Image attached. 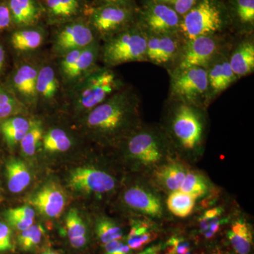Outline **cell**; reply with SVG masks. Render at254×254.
<instances>
[{"label": "cell", "instance_id": "6da1fadb", "mask_svg": "<svg viewBox=\"0 0 254 254\" xmlns=\"http://www.w3.org/2000/svg\"><path fill=\"white\" fill-rule=\"evenodd\" d=\"M141 102L133 90L124 88L83 115L85 131L103 144L119 145L143 123Z\"/></svg>", "mask_w": 254, "mask_h": 254}, {"label": "cell", "instance_id": "7a4b0ae2", "mask_svg": "<svg viewBox=\"0 0 254 254\" xmlns=\"http://www.w3.org/2000/svg\"><path fill=\"white\" fill-rule=\"evenodd\" d=\"M160 125L179 158L189 164L201 158L206 141V109L169 99Z\"/></svg>", "mask_w": 254, "mask_h": 254}, {"label": "cell", "instance_id": "3957f363", "mask_svg": "<svg viewBox=\"0 0 254 254\" xmlns=\"http://www.w3.org/2000/svg\"><path fill=\"white\" fill-rule=\"evenodd\" d=\"M119 146L131 171L145 177L162 164L177 156L160 124L142 123Z\"/></svg>", "mask_w": 254, "mask_h": 254}, {"label": "cell", "instance_id": "277c9868", "mask_svg": "<svg viewBox=\"0 0 254 254\" xmlns=\"http://www.w3.org/2000/svg\"><path fill=\"white\" fill-rule=\"evenodd\" d=\"M124 88L123 79L113 68L98 66L68 87L67 96L73 110L83 115Z\"/></svg>", "mask_w": 254, "mask_h": 254}, {"label": "cell", "instance_id": "5b68a950", "mask_svg": "<svg viewBox=\"0 0 254 254\" xmlns=\"http://www.w3.org/2000/svg\"><path fill=\"white\" fill-rule=\"evenodd\" d=\"M103 41L100 59L106 67L147 62L146 33L138 24L129 26Z\"/></svg>", "mask_w": 254, "mask_h": 254}, {"label": "cell", "instance_id": "8992f818", "mask_svg": "<svg viewBox=\"0 0 254 254\" xmlns=\"http://www.w3.org/2000/svg\"><path fill=\"white\" fill-rule=\"evenodd\" d=\"M163 194L147 177L136 175L123 190L121 200L125 208L137 216L159 220L167 209Z\"/></svg>", "mask_w": 254, "mask_h": 254}, {"label": "cell", "instance_id": "52a82bcc", "mask_svg": "<svg viewBox=\"0 0 254 254\" xmlns=\"http://www.w3.org/2000/svg\"><path fill=\"white\" fill-rule=\"evenodd\" d=\"M169 73V99L206 109L210 103L206 68L190 67Z\"/></svg>", "mask_w": 254, "mask_h": 254}, {"label": "cell", "instance_id": "ba28073f", "mask_svg": "<svg viewBox=\"0 0 254 254\" xmlns=\"http://www.w3.org/2000/svg\"><path fill=\"white\" fill-rule=\"evenodd\" d=\"M221 10L214 0L196 3L180 21V34L185 41L200 36L218 35L223 28Z\"/></svg>", "mask_w": 254, "mask_h": 254}, {"label": "cell", "instance_id": "9c48e42d", "mask_svg": "<svg viewBox=\"0 0 254 254\" xmlns=\"http://www.w3.org/2000/svg\"><path fill=\"white\" fill-rule=\"evenodd\" d=\"M68 184L75 191L101 198L117 190L118 181L115 175L105 168L84 165L71 172Z\"/></svg>", "mask_w": 254, "mask_h": 254}, {"label": "cell", "instance_id": "30bf717a", "mask_svg": "<svg viewBox=\"0 0 254 254\" xmlns=\"http://www.w3.org/2000/svg\"><path fill=\"white\" fill-rule=\"evenodd\" d=\"M226 44L224 38L218 35L197 37L186 41L175 66L168 72L190 67L206 68Z\"/></svg>", "mask_w": 254, "mask_h": 254}, {"label": "cell", "instance_id": "8fae6325", "mask_svg": "<svg viewBox=\"0 0 254 254\" xmlns=\"http://www.w3.org/2000/svg\"><path fill=\"white\" fill-rule=\"evenodd\" d=\"M132 16L125 5L105 4L91 9L88 23L98 39L105 41L131 26Z\"/></svg>", "mask_w": 254, "mask_h": 254}, {"label": "cell", "instance_id": "7c38bea8", "mask_svg": "<svg viewBox=\"0 0 254 254\" xmlns=\"http://www.w3.org/2000/svg\"><path fill=\"white\" fill-rule=\"evenodd\" d=\"M96 35L88 22L73 20L55 33L53 41V53L58 58L74 50L82 49L97 41Z\"/></svg>", "mask_w": 254, "mask_h": 254}, {"label": "cell", "instance_id": "4fadbf2b", "mask_svg": "<svg viewBox=\"0 0 254 254\" xmlns=\"http://www.w3.org/2000/svg\"><path fill=\"white\" fill-rule=\"evenodd\" d=\"M147 62L168 68L175 66L185 43L180 33L175 34H146Z\"/></svg>", "mask_w": 254, "mask_h": 254}, {"label": "cell", "instance_id": "5bb4252c", "mask_svg": "<svg viewBox=\"0 0 254 254\" xmlns=\"http://www.w3.org/2000/svg\"><path fill=\"white\" fill-rule=\"evenodd\" d=\"M180 21L173 7L153 1L143 11L139 26L146 34H175L180 33Z\"/></svg>", "mask_w": 254, "mask_h": 254}, {"label": "cell", "instance_id": "9a60e30c", "mask_svg": "<svg viewBox=\"0 0 254 254\" xmlns=\"http://www.w3.org/2000/svg\"><path fill=\"white\" fill-rule=\"evenodd\" d=\"M40 64L26 61L18 64L10 74V91L26 108L37 104L36 82Z\"/></svg>", "mask_w": 254, "mask_h": 254}, {"label": "cell", "instance_id": "2e32d148", "mask_svg": "<svg viewBox=\"0 0 254 254\" xmlns=\"http://www.w3.org/2000/svg\"><path fill=\"white\" fill-rule=\"evenodd\" d=\"M231 49L227 43L207 66L210 103L238 80L230 63Z\"/></svg>", "mask_w": 254, "mask_h": 254}, {"label": "cell", "instance_id": "e0dca14e", "mask_svg": "<svg viewBox=\"0 0 254 254\" xmlns=\"http://www.w3.org/2000/svg\"><path fill=\"white\" fill-rule=\"evenodd\" d=\"M190 169V165L178 156L174 157L155 169L147 177L164 194L180 190Z\"/></svg>", "mask_w": 254, "mask_h": 254}, {"label": "cell", "instance_id": "ac0fdd59", "mask_svg": "<svg viewBox=\"0 0 254 254\" xmlns=\"http://www.w3.org/2000/svg\"><path fill=\"white\" fill-rule=\"evenodd\" d=\"M66 200V195L61 187L50 183L37 192L32 198L31 203L46 218H56L63 213Z\"/></svg>", "mask_w": 254, "mask_h": 254}, {"label": "cell", "instance_id": "d6986e66", "mask_svg": "<svg viewBox=\"0 0 254 254\" xmlns=\"http://www.w3.org/2000/svg\"><path fill=\"white\" fill-rule=\"evenodd\" d=\"M100 40H97L82 50L77 60L73 63L68 72L64 77L62 78L66 86L69 87L74 84L98 67L97 63L100 59Z\"/></svg>", "mask_w": 254, "mask_h": 254}, {"label": "cell", "instance_id": "ffe728a7", "mask_svg": "<svg viewBox=\"0 0 254 254\" xmlns=\"http://www.w3.org/2000/svg\"><path fill=\"white\" fill-rule=\"evenodd\" d=\"M60 91V81L54 66L49 63L40 64L36 82L37 103H55Z\"/></svg>", "mask_w": 254, "mask_h": 254}, {"label": "cell", "instance_id": "44dd1931", "mask_svg": "<svg viewBox=\"0 0 254 254\" xmlns=\"http://www.w3.org/2000/svg\"><path fill=\"white\" fill-rule=\"evenodd\" d=\"M230 63L238 80L254 73V43L252 38L242 40L231 49Z\"/></svg>", "mask_w": 254, "mask_h": 254}, {"label": "cell", "instance_id": "7402d4cb", "mask_svg": "<svg viewBox=\"0 0 254 254\" xmlns=\"http://www.w3.org/2000/svg\"><path fill=\"white\" fill-rule=\"evenodd\" d=\"M46 39V33L40 27L19 28L13 32L10 43L18 54H27L41 48Z\"/></svg>", "mask_w": 254, "mask_h": 254}, {"label": "cell", "instance_id": "603a6c76", "mask_svg": "<svg viewBox=\"0 0 254 254\" xmlns=\"http://www.w3.org/2000/svg\"><path fill=\"white\" fill-rule=\"evenodd\" d=\"M12 23L19 28L31 26L38 21L41 8L36 0H8Z\"/></svg>", "mask_w": 254, "mask_h": 254}, {"label": "cell", "instance_id": "cb8c5ba5", "mask_svg": "<svg viewBox=\"0 0 254 254\" xmlns=\"http://www.w3.org/2000/svg\"><path fill=\"white\" fill-rule=\"evenodd\" d=\"M230 245L237 254H250L253 245V232L250 222L244 218L232 221L227 232Z\"/></svg>", "mask_w": 254, "mask_h": 254}, {"label": "cell", "instance_id": "d4e9b609", "mask_svg": "<svg viewBox=\"0 0 254 254\" xmlns=\"http://www.w3.org/2000/svg\"><path fill=\"white\" fill-rule=\"evenodd\" d=\"M65 228L68 242L73 249L81 250L88 245V227L76 209L72 208L68 212L65 218Z\"/></svg>", "mask_w": 254, "mask_h": 254}, {"label": "cell", "instance_id": "484cf974", "mask_svg": "<svg viewBox=\"0 0 254 254\" xmlns=\"http://www.w3.org/2000/svg\"><path fill=\"white\" fill-rule=\"evenodd\" d=\"M47 13L52 23L73 21L81 9V0H46Z\"/></svg>", "mask_w": 254, "mask_h": 254}, {"label": "cell", "instance_id": "4316f807", "mask_svg": "<svg viewBox=\"0 0 254 254\" xmlns=\"http://www.w3.org/2000/svg\"><path fill=\"white\" fill-rule=\"evenodd\" d=\"M6 180L11 193H21L27 188L31 181V175L26 164L21 160L11 158L6 162Z\"/></svg>", "mask_w": 254, "mask_h": 254}, {"label": "cell", "instance_id": "83f0119b", "mask_svg": "<svg viewBox=\"0 0 254 254\" xmlns=\"http://www.w3.org/2000/svg\"><path fill=\"white\" fill-rule=\"evenodd\" d=\"M31 126V120L21 115L11 117L0 123V133L9 148H14L23 139Z\"/></svg>", "mask_w": 254, "mask_h": 254}, {"label": "cell", "instance_id": "f1b7e54d", "mask_svg": "<svg viewBox=\"0 0 254 254\" xmlns=\"http://www.w3.org/2000/svg\"><path fill=\"white\" fill-rule=\"evenodd\" d=\"M210 190L211 183L207 177L198 170L190 168L179 190L197 200L204 197Z\"/></svg>", "mask_w": 254, "mask_h": 254}, {"label": "cell", "instance_id": "f546056e", "mask_svg": "<svg viewBox=\"0 0 254 254\" xmlns=\"http://www.w3.org/2000/svg\"><path fill=\"white\" fill-rule=\"evenodd\" d=\"M72 138L64 128L54 127L43 135L42 145L48 153H64L71 148Z\"/></svg>", "mask_w": 254, "mask_h": 254}, {"label": "cell", "instance_id": "4dcf8cb0", "mask_svg": "<svg viewBox=\"0 0 254 254\" xmlns=\"http://www.w3.org/2000/svg\"><path fill=\"white\" fill-rule=\"evenodd\" d=\"M154 238L155 233L149 222L145 220H133L127 236V245L132 250H138Z\"/></svg>", "mask_w": 254, "mask_h": 254}, {"label": "cell", "instance_id": "1f68e13d", "mask_svg": "<svg viewBox=\"0 0 254 254\" xmlns=\"http://www.w3.org/2000/svg\"><path fill=\"white\" fill-rule=\"evenodd\" d=\"M165 205L168 211L175 216L185 218L193 213L195 200L184 192L176 190L169 193Z\"/></svg>", "mask_w": 254, "mask_h": 254}, {"label": "cell", "instance_id": "d6a6232c", "mask_svg": "<svg viewBox=\"0 0 254 254\" xmlns=\"http://www.w3.org/2000/svg\"><path fill=\"white\" fill-rule=\"evenodd\" d=\"M27 108L17 99L7 87L0 85V123L26 113Z\"/></svg>", "mask_w": 254, "mask_h": 254}, {"label": "cell", "instance_id": "836d02e7", "mask_svg": "<svg viewBox=\"0 0 254 254\" xmlns=\"http://www.w3.org/2000/svg\"><path fill=\"white\" fill-rule=\"evenodd\" d=\"M43 135L44 129L41 121L36 119H32L29 129L20 142L23 154L28 157L36 154L37 150L42 144Z\"/></svg>", "mask_w": 254, "mask_h": 254}, {"label": "cell", "instance_id": "e575fe53", "mask_svg": "<svg viewBox=\"0 0 254 254\" xmlns=\"http://www.w3.org/2000/svg\"><path fill=\"white\" fill-rule=\"evenodd\" d=\"M35 216V210L30 206L11 208L4 213L8 225L19 232L23 231L33 225Z\"/></svg>", "mask_w": 254, "mask_h": 254}, {"label": "cell", "instance_id": "d590c367", "mask_svg": "<svg viewBox=\"0 0 254 254\" xmlns=\"http://www.w3.org/2000/svg\"><path fill=\"white\" fill-rule=\"evenodd\" d=\"M46 235V230L40 224H33L26 230L20 232L17 245L23 252H33L41 245Z\"/></svg>", "mask_w": 254, "mask_h": 254}, {"label": "cell", "instance_id": "8d00e7d4", "mask_svg": "<svg viewBox=\"0 0 254 254\" xmlns=\"http://www.w3.org/2000/svg\"><path fill=\"white\" fill-rule=\"evenodd\" d=\"M95 231L98 240L103 245L112 241L120 240L123 237L121 227L108 217L103 216L97 219Z\"/></svg>", "mask_w": 254, "mask_h": 254}, {"label": "cell", "instance_id": "74e56055", "mask_svg": "<svg viewBox=\"0 0 254 254\" xmlns=\"http://www.w3.org/2000/svg\"><path fill=\"white\" fill-rule=\"evenodd\" d=\"M235 8L239 21L252 27L254 23V0H235Z\"/></svg>", "mask_w": 254, "mask_h": 254}, {"label": "cell", "instance_id": "f35d334b", "mask_svg": "<svg viewBox=\"0 0 254 254\" xmlns=\"http://www.w3.org/2000/svg\"><path fill=\"white\" fill-rule=\"evenodd\" d=\"M14 249L11 227L8 224L0 222V254L14 252Z\"/></svg>", "mask_w": 254, "mask_h": 254}, {"label": "cell", "instance_id": "ab89813d", "mask_svg": "<svg viewBox=\"0 0 254 254\" xmlns=\"http://www.w3.org/2000/svg\"><path fill=\"white\" fill-rule=\"evenodd\" d=\"M131 250L120 240L112 241L104 246V254H129Z\"/></svg>", "mask_w": 254, "mask_h": 254}, {"label": "cell", "instance_id": "60d3db41", "mask_svg": "<svg viewBox=\"0 0 254 254\" xmlns=\"http://www.w3.org/2000/svg\"><path fill=\"white\" fill-rule=\"evenodd\" d=\"M168 245L170 246V254H187L190 252V245L181 239L172 238Z\"/></svg>", "mask_w": 254, "mask_h": 254}, {"label": "cell", "instance_id": "b9f144b4", "mask_svg": "<svg viewBox=\"0 0 254 254\" xmlns=\"http://www.w3.org/2000/svg\"><path fill=\"white\" fill-rule=\"evenodd\" d=\"M12 24L11 13L6 4H0V31L7 29Z\"/></svg>", "mask_w": 254, "mask_h": 254}, {"label": "cell", "instance_id": "7bdbcfd3", "mask_svg": "<svg viewBox=\"0 0 254 254\" xmlns=\"http://www.w3.org/2000/svg\"><path fill=\"white\" fill-rule=\"evenodd\" d=\"M197 3V0H175L173 9L179 15L184 16Z\"/></svg>", "mask_w": 254, "mask_h": 254}, {"label": "cell", "instance_id": "ee69618b", "mask_svg": "<svg viewBox=\"0 0 254 254\" xmlns=\"http://www.w3.org/2000/svg\"><path fill=\"white\" fill-rule=\"evenodd\" d=\"M6 63V53L2 45L0 43V74L3 72Z\"/></svg>", "mask_w": 254, "mask_h": 254}, {"label": "cell", "instance_id": "f6af8a7d", "mask_svg": "<svg viewBox=\"0 0 254 254\" xmlns=\"http://www.w3.org/2000/svg\"><path fill=\"white\" fill-rule=\"evenodd\" d=\"M105 4L125 5L128 0H101Z\"/></svg>", "mask_w": 254, "mask_h": 254}, {"label": "cell", "instance_id": "bcb514c9", "mask_svg": "<svg viewBox=\"0 0 254 254\" xmlns=\"http://www.w3.org/2000/svg\"><path fill=\"white\" fill-rule=\"evenodd\" d=\"M175 0H154L155 2L162 3V4H173Z\"/></svg>", "mask_w": 254, "mask_h": 254}, {"label": "cell", "instance_id": "7dc6e473", "mask_svg": "<svg viewBox=\"0 0 254 254\" xmlns=\"http://www.w3.org/2000/svg\"><path fill=\"white\" fill-rule=\"evenodd\" d=\"M41 254H60L59 252H56V251L48 250L43 252Z\"/></svg>", "mask_w": 254, "mask_h": 254}, {"label": "cell", "instance_id": "c3c4849f", "mask_svg": "<svg viewBox=\"0 0 254 254\" xmlns=\"http://www.w3.org/2000/svg\"><path fill=\"white\" fill-rule=\"evenodd\" d=\"M213 254H226L222 253V252H215V253H213Z\"/></svg>", "mask_w": 254, "mask_h": 254}, {"label": "cell", "instance_id": "681fc988", "mask_svg": "<svg viewBox=\"0 0 254 254\" xmlns=\"http://www.w3.org/2000/svg\"><path fill=\"white\" fill-rule=\"evenodd\" d=\"M187 254H190V252H189V253H187Z\"/></svg>", "mask_w": 254, "mask_h": 254}]
</instances>
